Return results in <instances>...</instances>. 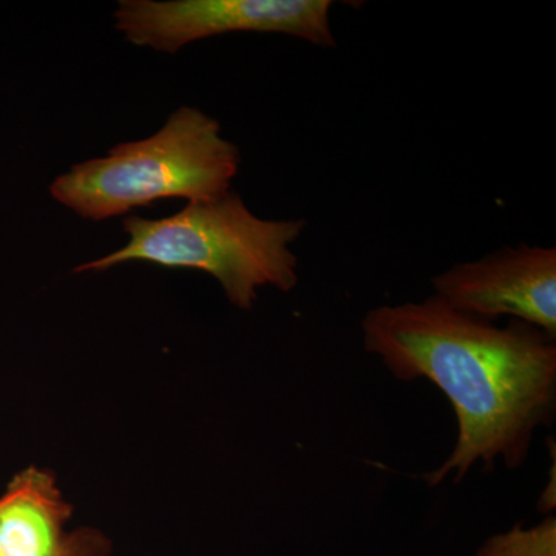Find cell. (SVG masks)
<instances>
[{
    "label": "cell",
    "instance_id": "cell-4",
    "mask_svg": "<svg viewBox=\"0 0 556 556\" xmlns=\"http://www.w3.org/2000/svg\"><path fill=\"white\" fill-rule=\"evenodd\" d=\"M331 0H119L116 30L131 46L178 53L228 33H280L336 47Z\"/></svg>",
    "mask_w": 556,
    "mask_h": 556
},
{
    "label": "cell",
    "instance_id": "cell-7",
    "mask_svg": "<svg viewBox=\"0 0 556 556\" xmlns=\"http://www.w3.org/2000/svg\"><path fill=\"white\" fill-rule=\"evenodd\" d=\"M475 556H556V517L547 515L535 526L515 525L486 538Z\"/></svg>",
    "mask_w": 556,
    "mask_h": 556
},
{
    "label": "cell",
    "instance_id": "cell-2",
    "mask_svg": "<svg viewBox=\"0 0 556 556\" xmlns=\"http://www.w3.org/2000/svg\"><path fill=\"white\" fill-rule=\"evenodd\" d=\"M126 247L78 266L75 273L108 270L129 262L161 268L199 269L218 281L230 305L254 308L258 289L291 292L299 281L292 244L306 222L260 218L239 193L192 201L177 214L160 219L130 215L123 219Z\"/></svg>",
    "mask_w": 556,
    "mask_h": 556
},
{
    "label": "cell",
    "instance_id": "cell-8",
    "mask_svg": "<svg viewBox=\"0 0 556 556\" xmlns=\"http://www.w3.org/2000/svg\"><path fill=\"white\" fill-rule=\"evenodd\" d=\"M552 477H548L546 489L541 493L540 500H538V508L543 511L544 515H554L556 507V460H555V442H552Z\"/></svg>",
    "mask_w": 556,
    "mask_h": 556
},
{
    "label": "cell",
    "instance_id": "cell-3",
    "mask_svg": "<svg viewBox=\"0 0 556 556\" xmlns=\"http://www.w3.org/2000/svg\"><path fill=\"white\" fill-rule=\"evenodd\" d=\"M240 164V149L223 137L219 121L181 105L152 137L70 167L53 179L50 195L80 218L104 222L159 200L217 199Z\"/></svg>",
    "mask_w": 556,
    "mask_h": 556
},
{
    "label": "cell",
    "instance_id": "cell-5",
    "mask_svg": "<svg viewBox=\"0 0 556 556\" xmlns=\"http://www.w3.org/2000/svg\"><path fill=\"white\" fill-rule=\"evenodd\" d=\"M450 308L495 321L508 316L556 338V249L504 247L431 278Z\"/></svg>",
    "mask_w": 556,
    "mask_h": 556
},
{
    "label": "cell",
    "instance_id": "cell-6",
    "mask_svg": "<svg viewBox=\"0 0 556 556\" xmlns=\"http://www.w3.org/2000/svg\"><path fill=\"white\" fill-rule=\"evenodd\" d=\"M70 506L56 481L25 468L0 495V556H109L108 541L91 530H65Z\"/></svg>",
    "mask_w": 556,
    "mask_h": 556
},
{
    "label": "cell",
    "instance_id": "cell-1",
    "mask_svg": "<svg viewBox=\"0 0 556 556\" xmlns=\"http://www.w3.org/2000/svg\"><path fill=\"white\" fill-rule=\"evenodd\" d=\"M362 342L401 382L427 379L455 409L447 459L424 475L430 486L466 479L478 463H526L533 434L556 416V338L510 318L497 327L450 308L437 295L383 305L362 318Z\"/></svg>",
    "mask_w": 556,
    "mask_h": 556
}]
</instances>
